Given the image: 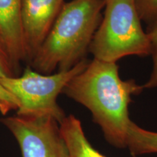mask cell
Masks as SVG:
<instances>
[{
	"label": "cell",
	"instance_id": "6da1fadb",
	"mask_svg": "<svg viewBox=\"0 0 157 157\" xmlns=\"http://www.w3.org/2000/svg\"><path fill=\"white\" fill-rule=\"evenodd\" d=\"M143 89L134 79H121L116 63L93 59L68 82L63 93L89 110L111 146L125 148L132 121L129 118V104L132 96L140 94Z\"/></svg>",
	"mask_w": 157,
	"mask_h": 157
},
{
	"label": "cell",
	"instance_id": "7a4b0ae2",
	"mask_svg": "<svg viewBox=\"0 0 157 157\" xmlns=\"http://www.w3.org/2000/svg\"><path fill=\"white\" fill-rule=\"evenodd\" d=\"M105 0H72L65 3L31 66L48 74L68 71L84 59L101 22Z\"/></svg>",
	"mask_w": 157,
	"mask_h": 157
},
{
	"label": "cell",
	"instance_id": "3957f363",
	"mask_svg": "<svg viewBox=\"0 0 157 157\" xmlns=\"http://www.w3.org/2000/svg\"><path fill=\"white\" fill-rule=\"evenodd\" d=\"M104 8L89 49L94 59L116 63L126 56L151 55L150 38L142 28L135 0H105Z\"/></svg>",
	"mask_w": 157,
	"mask_h": 157
},
{
	"label": "cell",
	"instance_id": "277c9868",
	"mask_svg": "<svg viewBox=\"0 0 157 157\" xmlns=\"http://www.w3.org/2000/svg\"><path fill=\"white\" fill-rule=\"evenodd\" d=\"M88 63L84 58L71 69L54 74H41L28 67L22 76L2 78L0 82L18 101L17 115L50 117L60 124L66 116L57 101L58 95Z\"/></svg>",
	"mask_w": 157,
	"mask_h": 157
},
{
	"label": "cell",
	"instance_id": "5b68a950",
	"mask_svg": "<svg viewBox=\"0 0 157 157\" xmlns=\"http://www.w3.org/2000/svg\"><path fill=\"white\" fill-rule=\"evenodd\" d=\"M1 122L15 137L22 157H70L60 124L53 118L15 114Z\"/></svg>",
	"mask_w": 157,
	"mask_h": 157
},
{
	"label": "cell",
	"instance_id": "8992f818",
	"mask_svg": "<svg viewBox=\"0 0 157 157\" xmlns=\"http://www.w3.org/2000/svg\"><path fill=\"white\" fill-rule=\"evenodd\" d=\"M64 4V0H21V30L26 60L31 62L34 58Z\"/></svg>",
	"mask_w": 157,
	"mask_h": 157
},
{
	"label": "cell",
	"instance_id": "52a82bcc",
	"mask_svg": "<svg viewBox=\"0 0 157 157\" xmlns=\"http://www.w3.org/2000/svg\"><path fill=\"white\" fill-rule=\"evenodd\" d=\"M21 0H0V36L15 73L26 60L21 23Z\"/></svg>",
	"mask_w": 157,
	"mask_h": 157
},
{
	"label": "cell",
	"instance_id": "ba28073f",
	"mask_svg": "<svg viewBox=\"0 0 157 157\" xmlns=\"http://www.w3.org/2000/svg\"><path fill=\"white\" fill-rule=\"evenodd\" d=\"M60 128L70 152V157H106L92 146L84 132L81 121L75 116H66Z\"/></svg>",
	"mask_w": 157,
	"mask_h": 157
},
{
	"label": "cell",
	"instance_id": "9c48e42d",
	"mask_svg": "<svg viewBox=\"0 0 157 157\" xmlns=\"http://www.w3.org/2000/svg\"><path fill=\"white\" fill-rule=\"evenodd\" d=\"M127 148L133 156L157 154V132L143 129L132 121L127 134Z\"/></svg>",
	"mask_w": 157,
	"mask_h": 157
},
{
	"label": "cell",
	"instance_id": "30bf717a",
	"mask_svg": "<svg viewBox=\"0 0 157 157\" xmlns=\"http://www.w3.org/2000/svg\"><path fill=\"white\" fill-rule=\"evenodd\" d=\"M141 21L148 27L157 23V0H135Z\"/></svg>",
	"mask_w": 157,
	"mask_h": 157
},
{
	"label": "cell",
	"instance_id": "8fae6325",
	"mask_svg": "<svg viewBox=\"0 0 157 157\" xmlns=\"http://www.w3.org/2000/svg\"><path fill=\"white\" fill-rule=\"evenodd\" d=\"M147 34L151 44V56L153 58V69L148 82L143 85L144 88H154L157 87V23L148 27Z\"/></svg>",
	"mask_w": 157,
	"mask_h": 157
},
{
	"label": "cell",
	"instance_id": "7c38bea8",
	"mask_svg": "<svg viewBox=\"0 0 157 157\" xmlns=\"http://www.w3.org/2000/svg\"><path fill=\"white\" fill-rule=\"evenodd\" d=\"M18 106L16 98L0 82V112L6 115L11 111H17Z\"/></svg>",
	"mask_w": 157,
	"mask_h": 157
},
{
	"label": "cell",
	"instance_id": "4fadbf2b",
	"mask_svg": "<svg viewBox=\"0 0 157 157\" xmlns=\"http://www.w3.org/2000/svg\"><path fill=\"white\" fill-rule=\"evenodd\" d=\"M15 74L9 54L0 36V78L13 77L15 76Z\"/></svg>",
	"mask_w": 157,
	"mask_h": 157
}]
</instances>
